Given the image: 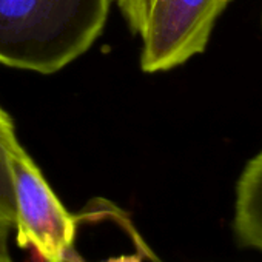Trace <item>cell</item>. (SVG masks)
<instances>
[{"instance_id":"6da1fadb","label":"cell","mask_w":262,"mask_h":262,"mask_svg":"<svg viewBox=\"0 0 262 262\" xmlns=\"http://www.w3.org/2000/svg\"><path fill=\"white\" fill-rule=\"evenodd\" d=\"M111 0H0V65L54 74L103 33Z\"/></svg>"},{"instance_id":"ba28073f","label":"cell","mask_w":262,"mask_h":262,"mask_svg":"<svg viewBox=\"0 0 262 262\" xmlns=\"http://www.w3.org/2000/svg\"><path fill=\"white\" fill-rule=\"evenodd\" d=\"M11 230L0 222V262H13L10 248H8V237Z\"/></svg>"},{"instance_id":"8992f818","label":"cell","mask_w":262,"mask_h":262,"mask_svg":"<svg viewBox=\"0 0 262 262\" xmlns=\"http://www.w3.org/2000/svg\"><path fill=\"white\" fill-rule=\"evenodd\" d=\"M153 0H116V4L133 34H141Z\"/></svg>"},{"instance_id":"52a82bcc","label":"cell","mask_w":262,"mask_h":262,"mask_svg":"<svg viewBox=\"0 0 262 262\" xmlns=\"http://www.w3.org/2000/svg\"><path fill=\"white\" fill-rule=\"evenodd\" d=\"M144 256H147L144 251H136L133 254H119V256H114V257H108L106 260H100V262H144ZM63 262H88L82 257V254L73 248L67 256H65V260Z\"/></svg>"},{"instance_id":"7a4b0ae2","label":"cell","mask_w":262,"mask_h":262,"mask_svg":"<svg viewBox=\"0 0 262 262\" xmlns=\"http://www.w3.org/2000/svg\"><path fill=\"white\" fill-rule=\"evenodd\" d=\"M16 242L40 262H63L74 248L83 214L70 213L37 164L20 147L11 156Z\"/></svg>"},{"instance_id":"3957f363","label":"cell","mask_w":262,"mask_h":262,"mask_svg":"<svg viewBox=\"0 0 262 262\" xmlns=\"http://www.w3.org/2000/svg\"><path fill=\"white\" fill-rule=\"evenodd\" d=\"M230 0H153L141 31V68L168 71L205 51Z\"/></svg>"},{"instance_id":"277c9868","label":"cell","mask_w":262,"mask_h":262,"mask_svg":"<svg viewBox=\"0 0 262 262\" xmlns=\"http://www.w3.org/2000/svg\"><path fill=\"white\" fill-rule=\"evenodd\" d=\"M233 231L242 247L262 253V150L237 179Z\"/></svg>"},{"instance_id":"5b68a950","label":"cell","mask_w":262,"mask_h":262,"mask_svg":"<svg viewBox=\"0 0 262 262\" xmlns=\"http://www.w3.org/2000/svg\"><path fill=\"white\" fill-rule=\"evenodd\" d=\"M20 142L16 135L13 117L0 105V222L13 231L14 225V196L11 181V156Z\"/></svg>"}]
</instances>
